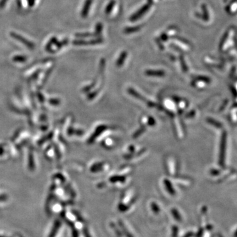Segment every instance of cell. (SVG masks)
I'll list each match as a JSON object with an SVG mask.
<instances>
[{
    "mask_svg": "<svg viewBox=\"0 0 237 237\" xmlns=\"http://www.w3.org/2000/svg\"><path fill=\"white\" fill-rule=\"evenodd\" d=\"M11 35H13V36H14V38H17V39L18 40L21 41V42H23L24 44H25V45H27L28 47H29L30 48H32L33 47L32 44H31L30 42H29V41L27 40H26V39L22 38V36H18V34H11Z\"/></svg>",
    "mask_w": 237,
    "mask_h": 237,
    "instance_id": "1",
    "label": "cell"
},
{
    "mask_svg": "<svg viewBox=\"0 0 237 237\" xmlns=\"http://www.w3.org/2000/svg\"><path fill=\"white\" fill-rule=\"evenodd\" d=\"M147 75L154 76H163L164 74L162 71H147Z\"/></svg>",
    "mask_w": 237,
    "mask_h": 237,
    "instance_id": "2",
    "label": "cell"
},
{
    "mask_svg": "<svg viewBox=\"0 0 237 237\" xmlns=\"http://www.w3.org/2000/svg\"><path fill=\"white\" fill-rule=\"evenodd\" d=\"M8 1V0H2L1 2H0V8H3V7L4 6V4L5 3Z\"/></svg>",
    "mask_w": 237,
    "mask_h": 237,
    "instance_id": "3",
    "label": "cell"
}]
</instances>
